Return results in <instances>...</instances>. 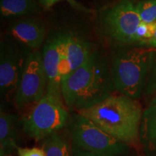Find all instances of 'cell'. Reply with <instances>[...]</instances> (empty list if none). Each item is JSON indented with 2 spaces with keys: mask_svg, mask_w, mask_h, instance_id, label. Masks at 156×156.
<instances>
[{
  "mask_svg": "<svg viewBox=\"0 0 156 156\" xmlns=\"http://www.w3.org/2000/svg\"><path fill=\"white\" fill-rule=\"evenodd\" d=\"M61 88L66 106L76 112L101 102L116 90L108 62L96 51L62 80Z\"/></svg>",
  "mask_w": 156,
  "mask_h": 156,
  "instance_id": "1",
  "label": "cell"
},
{
  "mask_svg": "<svg viewBox=\"0 0 156 156\" xmlns=\"http://www.w3.org/2000/svg\"><path fill=\"white\" fill-rule=\"evenodd\" d=\"M77 113L126 145H134L139 140L143 112L140 103L131 98L121 93L112 94Z\"/></svg>",
  "mask_w": 156,
  "mask_h": 156,
  "instance_id": "2",
  "label": "cell"
},
{
  "mask_svg": "<svg viewBox=\"0 0 156 156\" xmlns=\"http://www.w3.org/2000/svg\"><path fill=\"white\" fill-rule=\"evenodd\" d=\"M152 48H132L114 56L111 74L116 90L136 100L145 88Z\"/></svg>",
  "mask_w": 156,
  "mask_h": 156,
  "instance_id": "3",
  "label": "cell"
},
{
  "mask_svg": "<svg viewBox=\"0 0 156 156\" xmlns=\"http://www.w3.org/2000/svg\"><path fill=\"white\" fill-rule=\"evenodd\" d=\"M69 119L62 95L46 91L23 118V127L28 136L40 141L61 130Z\"/></svg>",
  "mask_w": 156,
  "mask_h": 156,
  "instance_id": "4",
  "label": "cell"
},
{
  "mask_svg": "<svg viewBox=\"0 0 156 156\" xmlns=\"http://www.w3.org/2000/svg\"><path fill=\"white\" fill-rule=\"evenodd\" d=\"M69 132L73 147L82 151L108 156L125 155L129 151L128 145L77 113L70 117Z\"/></svg>",
  "mask_w": 156,
  "mask_h": 156,
  "instance_id": "5",
  "label": "cell"
},
{
  "mask_svg": "<svg viewBox=\"0 0 156 156\" xmlns=\"http://www.w3.org/2000/svg\"><path fill=\"white\" fill-rule=\"evenodd\" d=\"M48 80L42 53L35 50L29 54L26 64L14 96L17 110L22 112L38 102L47 91Z\"/></svg>",
  "mask_w": 156,
  "mask_h": 156,
  "instance_id": "6",
  "label": "cell"
},
{
  "mask_svg": "<svg viewBox=\"0 0 156 156\" xmlns=\"http://www.w3.org/2000/svg\"><path fill=\"white\" fill-rule=\"evenodd\" d=\"M28 48L12 38H5L0 46V90L2 96L14 98L28 55Z\"/></svg>",
  "mask_w": 156,
  "mask_h": 156,
  "instance_id": "7",
  "label": "cell"
},
{
  "mask_svg": "<svg viewBox=\"0 0 156 156\" xmlns=\"http://www.w3.org/2000/svg\"><path fill=\"white\" fill-rule=\"evenodd\" d=\"M142 23L131 0H122L104 15L103 23L111 38L122 44L134 43L136 30Z\"/></svg>",
  "mask_w": 156,
  "mask_h": 156,
  "instance_id": "8",
  "label": "cell"
},
{
  "mask_svg": "<svg viewBox=\"0 0 156 156\" xmlns=\"http://www.w3.org/2000/svg\"><path fill=\"white\" fill-rule=\"evenodd\" d=\"M9 35L13 40L28 49L36 50L44 41L46 27L36 18H22L9 25Z\"/></svg>",
  "mask_w": 156,
  "mask_h": 156,
  "instance_id": "9",
  "label": "cell"
},
{
  "mask_svg": "<svg viewBox=\"0 0 156 156\" xmlns=\"http://www.w3.org/2000/svg\"><path fill=\"white\" fill-rule=\"evenodd\" d=\"M62 51L61 35L48 39L42 51L43 63L47 76V91L62 94V78L59 74V63Z\"/></svg>",
  "mask_w": 156,
  "mask_h": 156,
  "instance_id": "10",
  "label": "cell"
},
{
  "mask_svg": "<svg viewBox=\"0 0 156 156\" xmlns=\"http://www.w3.org/2000/svg\"><path fill=\"white\" fill-rule=\"evenodd\" d=\"M61 37L62 47L73 73L87 61L93 51L88 43L77 36L72 34H62Z\"/></svg>",
  "mask_w": 156,
  "mask_h": 156,
  "instance_id": "11",
  "label": "cell"
},
{
  "mask_svg": "<svg viewBox=\"0 0 156 156\" xmlns=\"http://www.w3.org/2000/svg\"><path fill=\"white\" fill-rule=\"evenodd\" d=\"M17 116L0 111V156H9L13 150H17Z\"/></svg>",
  "mask_w": 156,
  "mask_h": 156,
  "instance_id": "12",
  "label": "cell"
},
{
  "mask_svg": "<svg viewBox=\"0 0 156 156\" xmlns=\"http://www.w3.org/2000/svg\"><path fill=\"white\" fill-rule=\"evenodd\" d=\"M39 11L37 0H1L0 14L4 18H17Z\"/></svg>",
  "mask_w": 156,
  "mask_h": 156,
  "instance_id": "13",
  "label": "cell"
},
{
  "mask_svg": "<svg viewBox=\"0 0 156 156\" xmlns=\"http://www.w3.org/2000/svg\"><path fill=\"white\" fill-rule=\"evenodd\" d=\"M140 138L147 147L156 150V100L143 112Z\"/></svg>",
  "mask_w": 156,
  "mask_h": 156,
  "instance_id": "14",
  "label": "cell"
},
{
  "mask_svg": "<svg viewBox=\"0 0 156 156\" xmlns=\"http://www.w3.org/2000/svg\"><path fill=\"white\" fill-rule=\"evenodd\" d=\"M42 148L46 156H73V148L69 141L58 132L44 140Z\"/></svg>",
  "mask_w": 156,
  "mask_h": 156,
  "instance_id": "15",
  "label": "cell"
},
{
  "mask_svg": "<svg viewBox=\"0 0 156 156\" xmlns=\"http://www.w3.org/2000/svg\"><path fill=\"white\" fill-rule=\"evenodd\" d=\"M136 8L141 19L145 23L156 21V0H142L136 4Z\"/></svg>",
  "mask_w": 156,
  "mask_h": 156,
  "instance_id": "16",
  "label": "cell"
},
{
  "mask_svg": "<svg viewBox=\"0 0 156 156\" xmlns=\"http://www.w3.org/2000/svg\"><path fill=\"white\" fill-rule=\"evenodd\" d=\"M156 30V21L151 23L142 22L136 30L134 36V43H138L141 46L145 45L148 40L153 38Z\"/></svg>",
  "mask_w": 156,
  "mask_h": 156,
  "instance_id": "17",
  "label": "cell"
},
{
  "mask_svg": "<svg viewBox=\"0 0 156 156\" xmlns=\"http://www.w3.org/2000/svg\"><path fill=\"white\" fill-rule=\"evenodd\" d=\"M145 87L149 93L156 95V48H153L151 54Z\"/></svg>",
  "mask_w": 156,
  "mask_h": 156,
  "instance_id": "18",
  "label": "cell"
},
{
  "mask_svg": "<svg viewBox=\"0 0 156 156\" xmlns=\"http://www.w3.org/2000/svg\"><path fill=\"white\" fill-rule=\"evenodd\" d=\"M61 1H66L69 4L71 7H73V8L77 9L78 11L83 12H87V13H91L93 12V10L91 9L87 8V7H85L83 5H81L80 3H79L76 0H41V4L44 6L45 8L49 9L51 7H52L54 5H56V3H58V2Z\"/></svg>",
  "mask_w": 156,
  "mask_h": 156,
  "instance_id": "19",
  "label": "cell"
},
{
  "mask_svg": "<svg viewBox=\"0 0 156 156\" xmlns=\"http://www.w3.org/2000/svg\"><path fill=\"white\" fill-rule=\"evenodd\" d=\"M17 153L18 156H46V153L43 148L34 147H17Z\"/></svg>",
  "mask_w": 156,
  "mask_h": 156,
  "instance_id": "20",
  "label": "cell"
},
{
  "mask_svg": "<svg viewBox=\"0 0 156 156\" xmlns=\"http://www.w3.org/2000/svg\"><path fill=\"white\" fill-rule=\"evenodd\" d=\"M73 156H108L104 155H100V154L93 153L90 152H87L82 150L78 149L75 147H73Z\"/></svg>",
  "mask_w": 156,
  "mask_h": 156,
  "instance_id": "21",
  "label": "cell"
},
{
  "mask_svg": "<svg viewBox=\"0 0 156 156\" xmlns=\"http://www.w3.org/2000/svg\"><path fill=\"white\" fill-rule=\"evenodd\" d=\"M144 46H146L147 48H156V30L155 32V34L153 36V38L148 40L147 42L145 43Z\"/></svg>",
  "mask_w": 156,
  "mask_h": 156,
  "instance_id": "22",
  "label": "cell"
},
{
  "mask_svg": "<svg viewBox=\"0 0 156 156\" xmlns=\"http://www.w3.org/2000/svg\"><path fill=\"white\" fill-rule=\"evenodd\" d=\"M39 1H41V0H39Z\"/></svg>",
  "mask_w": 156,
  "mask_h": 156,
  "instance_id": "23",
  "label": "cell"
}]
</instances>
